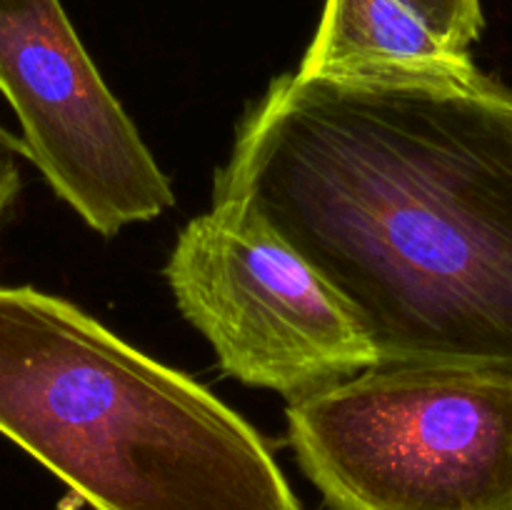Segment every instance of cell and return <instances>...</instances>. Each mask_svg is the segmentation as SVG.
<instances>
[{
	"label": "cell",
	"mask_w": 512,
	"mask_h": 510,
	"mask_svg": "<svg viewBox=\"0 0 512 510\" xmlns=\"http://www.w3.org/2000/svg\"><path fill=\"white\" fill-rule=\"evenodd\" d=\"M213 200L288 243L378 363L512 375V93L485 73L280 75L245 113Z\"/></svg>",
	"instance_id": "cell-1"
},
{
	"label": "cell",
	"mask_w": 512,
	"mask_h": 510,
	"mask_svg": "<svg viewBox=\"0 0 512 510\" xmlns=\"http://www.w3.org/2000/svg\"><path fill=\"white\" fill-rule=\"evenodd\" d=\"M0 433L93 510H303L235 410L35 288L0 285Z\"/></svg>",
	"instance_id": "cell-2"
},
{
	"label": "cell",
	"mask_w": 512,
	"mask_h": 510,
	"mask_svg": "<svg viewBox=\"0 0 512 510\" xmlns=\"http://www.w3.org/2000/svg\"><path fill=\"white\" fill-rule=\"evenodd\" d=\"M288 438L333 510H512V375L378 363L290 400Z\"/></svg>",
	"instance_id": "cell-3"
},
{
	"label": "cell",
	"mask_w": 512,
	"mask_h": 510,
	"mask_svg": "<svg viewBox=\"0 0 512 510\" xmlns=\"http://www.w3.org/2000/svg\"><path fill=\"white\" fill-rule=\"evenodd\" d=\"M165 278L223 373L250 388L295 400L378 365L330 285L233 200L185 225Z\"/></svg>",
	"instance_id": "cell-4"
},
{
	"label": "cell",
	"mask_w": 512,
	"mask_h": 510,
	"mask_svg": "<svg viewBox=\"0 0 512 510\" xmlns=\"http://www.w3.org/2000/svg\"><path fill=\"white\" fill-rule=\"evenodd\" d=\"M0 93L18 115L25 158L100 235L175 203L60 0H0Z\"/></svg>",
	"instance_id": "cell-5"
},
{
	"label": "cell",
	"mask_w": 512,
	"mask_h": 510,
	"mask_svg": "<svg viewBox=\"0 0 512 510\" xmlns=\"http://www.w3.org/2000/svg\"><path fill=\"white\" fill-rule=\"evenodd\" d=\"M295 73L355 83H470L483 75L470 53L435 35L405 0H325Z\"/></svg>",
	"instance_id": "cell-6"
},
{
	"label": "cell",
	"mask_w": 512,
	"mask_h": 510,
	"mask_svg": "<svg viewBox=\"0 0 512 510\" xmlns=\"http://www.w3.org/2000/svg\"><path fill=\"white\" fill-rule=\"evenodd\" d=\"M435 35L453 48L470 53V45L478 43L485 28V15L480 0H405Z\"/></svg>",
	"instance_id": "cell-7"
},
{
	"label": "cell",
	"mask_w": 512,
	"mask_h": 510,
	"mask_svg": "<svg viewBox=\"0 0 512 510\" xmlns=\"http://www.w3.org/2000/svg\"><path fill=\"white\" fill-rule=\"evenodd\" d=\"M18 155H23L20 140L0 128V220L20 190Z\"/></svg>",
	"instance_id": "cell-8"
}]
</instances>
